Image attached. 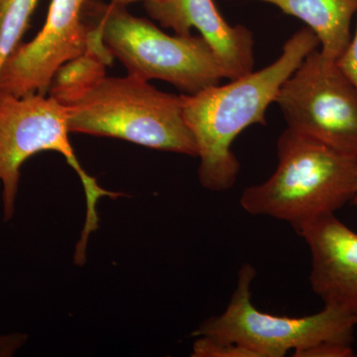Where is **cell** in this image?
<instances>
[{"label": "cell", "instance_id": "5", "mask_svg": "<svg viewBox=\"0 0 357 357\" xmlns=\"http://www.w3.org/2000/svg\"><path fill=\"white\" fill-rule=\"evenodd\" d=\"M93 4L103 43L129 75L173 84L195 95L225 79L210 44L201 36H170L119 4Z\"/></svg>", "mask_w": 357, "mask_h": 357}, {"label": "cell", "instance_id": "3", "mask_svg": "<svg viewBox=\"0 0 357 357\" xmlns=\"http://www.w3.org/2000/svg\"><path fill=\"white\" fill-rule=\"evenodd\" d=\"M66 107L70 133L117 138L197 157L181 96L160 91L140 77L105 76Z\"/></svg>", "mask_w": 357, "mask_h": 357}, {"label": "cell", "instance_id": "12", "mask_svg": "<svg viewBox=\"0 0 357 357\" xmlns=\"http://www.w3.org/2000/svg\"><path fill=\"white\" fill-rule=\"evenodd\" d=\"M112 64V60L86 48L82 55L59 68L52 79L48 95L62 105H69L107 76L105 70Z\"/></svg>", "mask_w": 357, "mask_h": 357}, {"label": "cell", "instance_id": "10", "mask_svg": "<svg viewBox=\"0 0 357 357\" xmlns=\"http://www.w3.org/2000/svg\"><path fill=\"white\" fill-rule=\"evenodd\" d=\"M148 15L176 35L190 36L192 28L215 53L225 79H234L255 70V35L243 25H230L213 0H149Z\"/></svg>", "mask_w": 357, "mask_h": 357}, {"label": "cell", "instance_id": "2", "mask_svg": "<svg viewBox=\"0 0 357 357\" xmlns=\"http://www.w3.org/2000/svg\"><path fill=\"white\" fill-rule=\"evenodd\" d=\"M274 173L241 194V208L295 225L335 213L352 201L357 159L286 128L277 140Z\"/></svg>", "mask_w": 357, "mask_h": 357}, {"label": "cell", "instance_id": "18", "mask_svg": "<svg viewBox=\"0 0 357 357\" xmlns=\"http://www.w3.org/2000/svg\"><path fill=\"white\" fill-rule=\"evenodd\" d=\"M143 1L146 2L149 0H112V3L119 4L121 6H128V4L133 3V2Z\"/></svg>", "mask_w": 357, "mask_h": 357}, {"label": "cell", "instance_id": "17", "mask_svg": "<svg viewBox=\"0 0 357 357\" xmlns=\"http://www.w3.org/2000/svg\"><path fill=\"white\" fill-rule=\"evenodd\" d=\"M25 333H15L0 335V357H11L27 342Z\"/></svg>", "mask_w": 357, "mask_h": 357}, {"label": "cell", "instance_id": "19", "mask_svg": "<svg viewBox=\"0 0 357 357\" xmlns=\"http://www.w3.org/2000/svg\"><path fill=\"white\" fill-rule=\"evenodd\" d=\"M351 203L356 206L357 208V177H356V192H354V198H352Z\"/></svg>", "mask_w": 357, "mask_h": 357}, {"label": "cell", "instance_id": "1", "mask_svg": "<svg viewBox=\"0 0 357 357\" xmlns=\"http://www.w3.org/2000/svg\"><path fill=\"white\" fill-rule=\"evenodd\" d=\"M318 48L316 34L310 28H301L267 67L195 95H181L185 121L197 145L202 187L211 192L234 187L241 164L232 152V143L249 126L266 124V110L275 102L282 84Z\"/></svg>", "mask_w": 357, "mask_h": 357}, {"label": "cell", "instance_id": "7", "mask_svg": "<svg viewBox=\"0 0 357 357\" xmlns=\"http://www.w3.org/2000/svg\"><path fill=\"white\" fill-rule=\"evenodd\" d=\"M275 103L287 128L357 159V88L335 61L311 52Z\"/></svg>", "mask_w": 357, "mask_h": 357}, {"label": "cell", "instance_id": "16", "mask_svg": "<svg viewBox=\"0 0 357 357\" xmlns=\"http://www.w3.org/2000/svg\"><path fill=\"white\" fill-rule=\"evenodd\" d=\"M337 65L357 88V27L347 51L338 59Z\"/></svg>", "mask_w": 357, "mask_h": 357}, {"label": "cell", "instance_id": "8", "mask_svg": "<svg viewBox=\"0 0 357 357\" xmlns=\"http://www.w3.org/2000/svg\"><path fill=\"white\" fill-rule=\"evenodd\" d=\"M86 0H52L41 31L28 43L21 42L2 65L0 95L48 93L59 68L86 50Z\"/></svg>", "mask_w": 357, "mask_h": 357}, {"label": "cell", "instance_id": "4", "mask_svg": "<svg viewBox=\"0 0 357 357\" xmlns=\"http://www.w3.org/2000/svg\"><path fill=\"white\" fill-rule=\"evenodd\" d=\"M68 109L51 96L0 95V185L3 218L8 222L15 213L21 166L43 151H56L65 157L81 178L86 201V217L75 255L86 256L89 236L98 227L100 199H117L119 192L107 191L89 176L77 159L69 139Z\"/></svg>", "mask_w": 357, "mask_h": 357}, {"label": "cell", "instance_id": "13", "mask_svg": "<svg viewBox=\"0 0 357 357\" xmlns=\"http://www.w3.org/2000/svg\"><path fill=\"white\" fill-rule=\"evenodd\" d=\"M39 0H0V69L21 43Z\"/></svg>", "mask_w": 357, "mask_h": 357}, {"label": "cell", "instance_id": "6", "mask_svg": "<svg viewBox=\"0 0 357 357\" xmlns=\"http://www.w3.org/2000/svg\"><path fill=\"white\" fill-rule=\"evenodd\" d=\"M255 268L244 264L227 309L211 317L192 333L243 345L257 357H283L321 342L352 344L357 319L340 307L325 306L302 318L274 316L259 311L251 301Z\"/></svg>", "mask_w": 357, "mask_h": 357}, {"label": "cell", "instance_id": "15", "mask_svg": "<svg viewBox=\"0 0 357 357\" xmlns=\"http://www.w3.org/2000/svg\"><path fill=\"white\" fill-rule=\"evenodd\" d=\"M351 344L321 342L309 349L296 352L295 357H351L354 356Z\"/></svg>", "mask_w": 357, "mask_h": 357}, {"label": "cell", "instance_id": "14", "mask_svg": "<svg viewBox=\"0 0 357 357\" xmlns=\"http://www.w3.org/2000/svg\"><path fill=\"white\" fill-rule=\"evenodd\" d=\"M192 357H257L248 347L217 338L197 337L192 344Z\"/></svg>", "mask_w": 357, "mask_h": 357}, {"label": "cell", "instance_id": "11", "mask_svg": "<svg viewBox=\"0 0 357 357\" xmlns=\"http://www.w3.org/2000/svg\"><path fill=\"white\" fill-rule=\"evenodd\" d=\"M241 1V0H227ZM272 4L298 18L316 34L324 57L337 62L351 43L357 0H253Z\"/></svg>", "mask_w": 357, "mask_h": 357}, {"label": "cell", "instance_id": "9", "mask_svg": "<svg viewBox=\"0 0 357 357\" xmlns=\"http://www.w3.org/2000/svg\"><path fill=\"white\" fill-rule=\"evenodd\" d=\"M309 246L310 284L325 306L340 307L357 319V234L326 213L295 223Z\"/></svg>", "mask_w": 357, "mask_h": 357}]
</instances>
